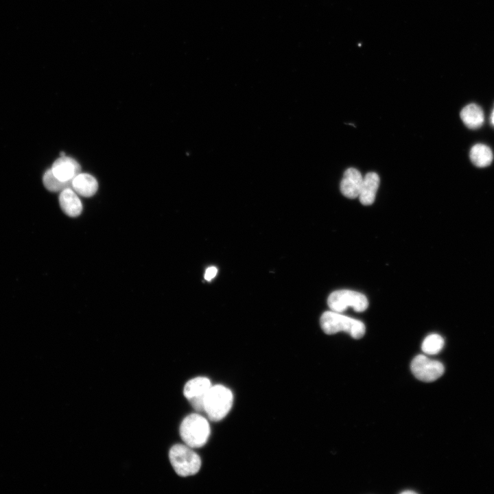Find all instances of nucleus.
<instances>
[{
  "label": "nucleus",
  "mask_w": 494,
  "mask_h": 494,
  "mask_svg": "<svg viewBox=\"0 0 494 494\" xmlns=\"http://www.w3.org/2000/svg\"><path fill=\"white\" fill-rule=\"evenodd\" d=\"M320 324L322 331L329 335L344 331L353 338L360 339L366 331L365 325L362 321L333 311L324 312L320 317Z\"/></svg>",
  "instance_id": "f257e3e1"
},
{
  "label": "nucleus",
  "mask_w": 494,
  "mask_h": 494,
  "mask_svg": "<svg viewBox=\"0 0 494 494\" xmlns=\"http://www.w3.org/2000/svg\"><path fill=\"white\" fill-rule=\"evenodd\" d=\"M233 401V393L222 385L210 388L204 399L203 411L213 421H219L229 412Z\"/></svg>",
  "instance_id": "f03ea898"
},
{
  "label": "nucleus",
  "mask_w": 494,
  "mask_h": 494,
  "mask_svg": "<svg viewBox=\"0 0 494 494\" xmlns=\"http://www.w3.org/2000/svg\"><path fill=\"white\" fill-rule=\"evenodd\" d=\"M180 435L185 445L191 448L200 447L205 445L210 435L209 422L200 414H191L183 420Z\"/></svg>",
  "instance_id": "7ed1b4c3"
},
{
  "label": "nucleus",
  "mask_w": 494,
  "mask_h": 494,
  "mask_svg": "<svg viewBox=\"0 0 494 494\" xmlns=\"http://www.w3.org/2000/svg\"><path fill=\"white\" fill-rule=\"evenodd\" d=\"M169 458L175 472L182 477L197 473L201 467L200 456L187 445H173L169 451Z\"/></svg>",
  "instance_id": "20e7f679"
},
{
  "label": "nucleus",
  "mask_w": 494,
  "mask_h": 494,
  "mask_svg": "<svg viewBox=\"0 0 494 494\" xmlns=\"http://www.w3.org/2000/svg\"><path fill=\"white\" fill-rule=\"evenodd\" d=\"M327 303L331 311L339 313L344 311L349 307L355 311L362 312L368 306L365 295L349 290L333 292L328 297Z\"/></svg>",
  "instance_id": "39448f33"
},
{
  "label": "nucleus",
  "mask_w": 494,
  "mask_h": 494,
  "mask_svg": "<svg viewBox=\"0 0 494 494\" xmlns=\"http://www.w3.org/2000/svg\"><path fill=\"white\" fill-rule=\"evenodd\" d=\"M414 377L424 382H432L440 377L445 371L443 364L423 355H416L411 362Z\"/></svg>",
  "instance_id": "423d86ee"
},
{
  "label": "nucleus",
  "mask_w": 494,
  "mask_h": 494,
  "mask_svg": "<svg viewBox=\"0 0 494 494\" xmlns=\"http://www.w3.org/2000/svg\"><path fill=\"white\" fill-rule=\"evenodd\" d=\"M211 387L208 378L197 377L186 383L183 394L196 410L203 412L204 399Z\"/></svg>",
  "instance_id": "0eeeda50"
},
{
  "label": "nucleus",
  "mask_w": 494,
  "mask_h": 494,
  "mask_svg": "<svg viewBox=\"0 0 494 494\" xmlns=\"http://www.w3.org/2000/svg\"><path fill=\"white\" fill-rule=\"evenodd\" d=\"M54 176L63 181L73 180L81 173L80 164L73 158L62 156L56 160L51 168Z\"/></svg>",
  "instance_id": "6e6552de"
},
{
  "label": "nucleus",
  "mask_w": 494,
  "mask_h": 494,
  "mask_svg": "<svg viewBox=\"0 0 494 494\" xmlns=\"http://www.w3.org/2000/svg\"><path fill=\"white\" fill-rule=\"evenodd\" d=\"M363 176L360 172L353 167L346 169L340 181V191L345 197L354 199L358 198Z\"/></svg>",
  "instance_id": "1a4fd4ad"
},
{
  "label": "nucleus",
  "mask_w": 494,
  "mask_h": 494,
  "mask_svg": "<svg viewBox=\"0 0 494 494\" xmlns=\"http://www.w3.org/2000/svg\"><path fill=\"white\" fill-rule=\"evenodd\" d=\"M379 186V177L375 172H368L363 176V180L358 196L360 202L363 205L372 204L376 197Z\"/></svg>",
  "instance_id": "9d476101"
},
{
  "label": "nucleus",
  "mask_w": 494,
  "mask_h": 494,
  "mask_svg": "<svg viewBox=\"0 0 494 494\" xmlns=\"http://www.w3.org/2000/svg\"><path fill=\"white\" fill-rule=\"evenodd\" d=\"M59 204L62 211L69 217H75L82 211V204L76 192L71 188L60 191Z\"/></svg>",
  "instance_id": "9b49d317"
},
{
  "label": "nucleus",
  "mask_w": 494,
  "mask_h": 494,
  "mask_svg": "<svg viewBox=\"0 0 494 494\" xmlns=\"http://www.w3.org/2000/svg\"><path fill=\"white\" fill-rule=\"evenodd\" d=\"M72 189L84 197H91L97 191L98 183L91 175L80 173L72 180Z\"/></svg>",
  "instance_id": "f8f14e48"
},
{
  "label": "nucleus",
  "mask_w": 494,
  "mask_h": 494,
  "mask_svg": "<svg viewBox=\"0 0 494 494\" xmlns=\"http://www.w3.org/2000/svg\"><path fill=\"white\" fill-rule=\"evenodd\" d=\"M463 123L471 129L480 128L484 122V113L482 108L475 104L464 106L460 113Z\"/></svg>",
  "instance_id": "ddd939ff"
},
{
  "label": "nucleus",
  "mask_w": 494,
  "mask_h": 494,
  "mask_svg": "<svg viewBox=\"0 0 494 494\" xmlns=\"http://www.w3.org/2000/svg\"><path fill=\"white\" fill-rule=\"evenodd\" d=\"M469 156L472 163L480 167L489 165L493 158L490 148L482 143L473 145L470 150Z\"/></svg>",
  "instance_id": "4468645a"
},
{
  "label": "nucleus",
  "mask_w": 494,
  "mask_h": 494,
  "mask_svg": "<svg viewBox=\"0 0 494 494\" xmlns=\"http://www.w3.org/2000/svg\"><path fill=\"white\" fill-rule=\"evenodd\" d=\"M43 183L45 188L52 192L61 191L67 188L72 189V180L63 181L56 178L51 169H47L43 176Z\"/></svg>",
  "instance_id": "2eb2a0df"
},
{
  "label": "nucleus",
  "mask_w": 494,
  "mask_h": 494,
  "mask_svg": "<svg viewBox=\"0 0 494 494\" xmlns=\"http://www.w3.org/2000/svg\"><path fill=\"white\" fill-rule=\"evenodd\" d=\"M444 339L438 334L433 333L427 336L423 341L421 349L428 355L438 353L444 346Z\"/></svg>",
  "instance_id": "dca6fc26"
},
{
  "label": "nucleus",
  "mask_w": 494,
  "mask_h": 494,
  "mask_svg": "<svg viewBox=\"0 0 494 494\" xmlns=\"http://www.w3.org/2000/svg\"><path fill=\"white\" fill-rule=\"evenodd\" d=\"M217 269L215 266H210L207 268L204 272V279L207 281H211L217 274Z\"/></svg>",
  "instance_id": "f3484780"
},
{
  "label": "nucleus",
  "mask_w": 494,
  "mask_h": 494,
  "mask_svg": "<svg viewBox=\"0 0 494 494\" xmlns=\"http://www.w3.org/2000/svg\"><path fill=\"white\" fill-rule=\"evenodd\" d=\"M401 493H403V494H408V493L412 494V493H415L414 491H404L401 492Z\"/></svg>",
  "instance_id": "a211bd4d"
},
{
  "label": "nucleus",
  "mask_w": 494,
  "mask_h": 494,
  "mask_svg": "<svg viewBox=\"0 0 494 494\" xmlns=\"http://www.w3.org/2000/svg\"><path fill=\"white\" fill-rule=\"evenodd\" d=\"M491 123H492L493 125L494 126V110H493V113H492V114H491Z\"/></svg>",
  "instance_id": "6ab92c4d"
}]
</instances>
